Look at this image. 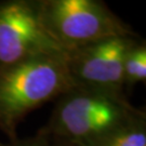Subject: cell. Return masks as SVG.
Segmentation results:
<instances>
[{
	"instance_id": "obj_2",
	"label": "cell",
	"mask_w": 146,
	"mask_h": 146,
	"mask_svg": "<svg viewBox=\"0 0 146 146\" xmlns=\"http://www.w3.org/2000/svg\"><path fill=\"white\" fill-rule=\"evenodd\" d=\"M73 87L65 53L41 55L1 68L0 129L11 140L16 139V127L28 113Z\"/></svg>"
},
{
	"instance_id": "obj_6",
	"label": "cell",
	"mask_w": 146,
	"mask_h": 146,
	"mask_svg": "<svg viewBox=\"0 0 146 146\" xmlns=\"http://www.w3.org/2000/svg\"><path fill=\"white\" fill-rule=\"evenodd\" d=\"M88 146H146V114Z\"/></svg>"
},
{
	"instance_id": "obj_4",
	"label": "cell",
	"mask_w": 146,
	"mask_h": 146,
	"mask_svg": "<svg viewBox=\"0 0 146 146\" xmlns=\"http://www.w3.org/2000/svg\"><path fill=\"white\" fill-rule=\"evenodd\" d=\"M62 53L42 25L38 0L0 2V69L37 56Z\"/></svg>"
},
{
	"instance_id": "obj_7",
	"label": "cell",
	"mask_w": 146,
	"mask_h": 146,
	"mask_svg": "<svg viewBox=\"0 0 146 146\" xmlns=\"http://www.w3.org/2000/svg\"><path fill=\"white\" fill-rule=\"evenodd\" d=\"M146 80V43L139 39L129 49L123 62V86L132 88Z\"/></svg>"
},
{
	"instance_id": "obj_9",
	"label": "cell",
	"mask_w": 146,
	"mask_h": 146,
	"mask_svg": "<svg viewBox=\"0 0 146 146\" xmlns=\"http://www.w3.org/2000/svg\"><path fill=\"white\" fill-rule=\"evenodd\" d=\"M51 143H52V146H78L75 145V144H72V143H67V142L52 141V140H51Z\"/></svg>"
},
{
	"instance_id": "obj_1",
	"label": "cell",
	"mask_w": 146,
	"mask_h": 146,
	"mask_svg": "<svg viewBox=\"0 0 146 146\" xmlns=\"http://www.w3.org/2000/svg\"><path fill=\"white\" fill-rule=\"evenodd\" d=\"M144 113L122 92L73 87L58 98L47 127L40 131L52 141L88 146Z\"/></svg>"
},
{
	"instance_id": "obj_5",
	"label": "cell",
	"mask_w": 146,
	"mask_h": 146,
	"mask_svg": "<svg viewBox=\"0 0 146 146\" xmlns=\"http://www.w3.org/2000/svg\"><path fill=\"white\" fill-rule=\"evenodd\" d=\"M139 39L136 35L114 36L66 52V66L74 87L125 93L123 62Z\"/></svg>"
},
{
	"instance_id": "obj_3",
	"label": "cell",
	"mask_w": 146,
	"mask_h": 146,
	"mask_svg": "<svg viewBox=\"0 0 146 146\" xmlns=\"http://www.w3.org/2000/svg\"><path fill=\"white\" fill-rule=\"evenodd\" d=\"M40 20L64 53L114 36L136 35L100 0H38Z\"/></svg>"
},
{
	"instance_id": "obj_8",
	"label": "cell",
	"mask_w": 146,
	"mask_h": 146,
	"mask_svg": "<svg viewBox=\"0 0 146 146\" xmlns=\"http://www.w3.org/2000/svg\"><path fill=\"white\" fill-rule=\"evenodd\" d=\"M0 146H52L50 137L44 134L42 131H39L36 135L31 136V137H26L23 140H19V139H14L11 140V142L7 145Z\"/></svg>"
}]
</instances>
